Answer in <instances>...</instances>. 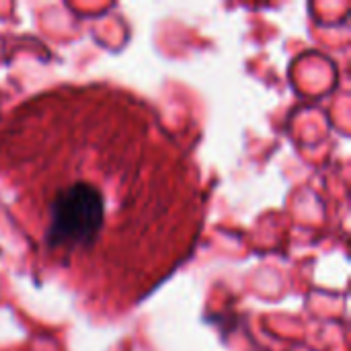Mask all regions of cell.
<instances>
[{
    "label": "cell",
    "mask_w": 351,
    "mask_h": 351,
    "mask_svg": "<svg viewBox=\"0 0 351 351\" xmlns=\"http://www.w3.org/2000/svg\"><path fill=\"white\" fill-rule=\"evenodd\" d=\"M105 220V202L90 183H72L62 189L49 210V247H86L95 241Z\"/></svg>",
    "instance_id": "cell-1"
}]
</instances>
